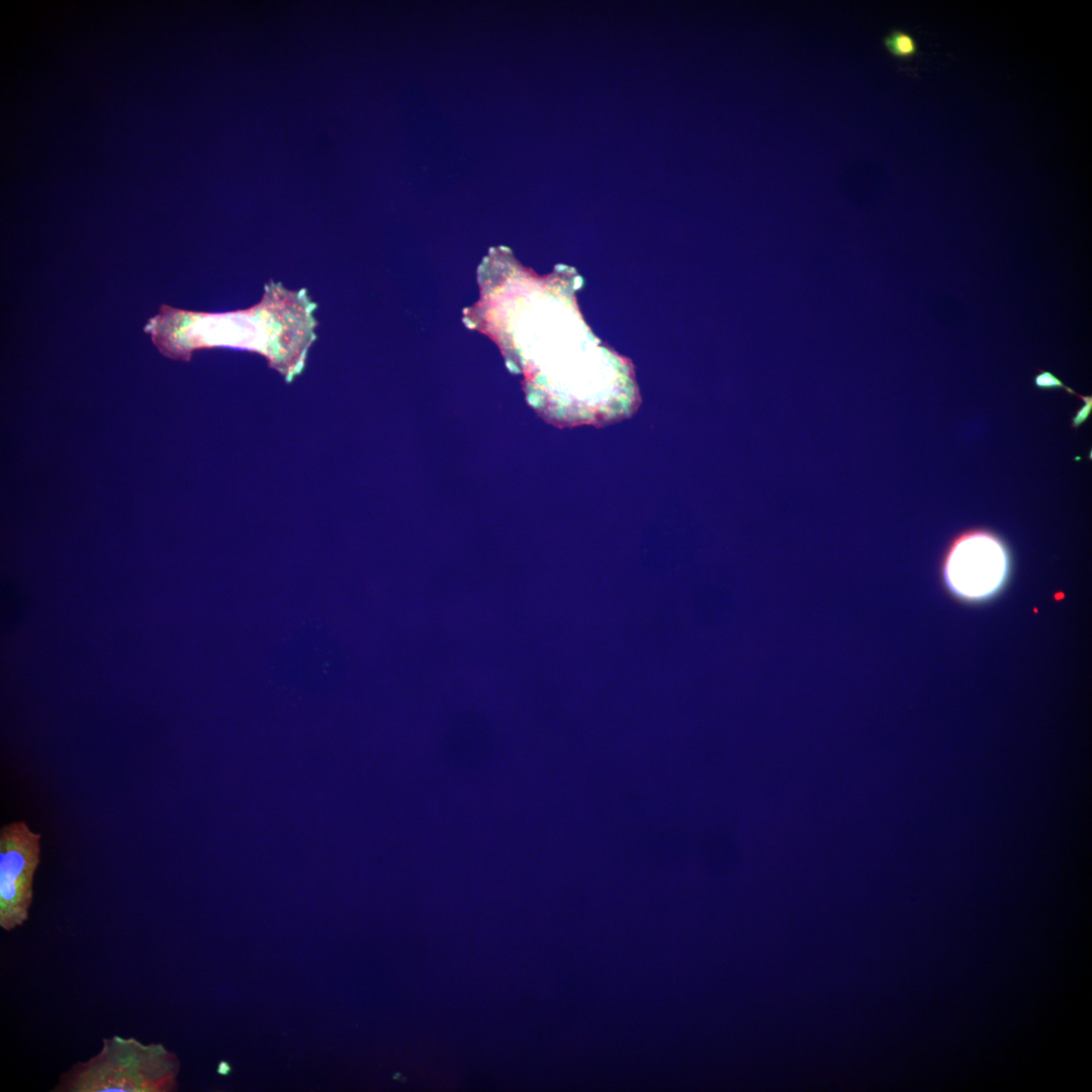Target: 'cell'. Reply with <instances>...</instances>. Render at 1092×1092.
Wrapping results in <instances>:
<instances>
[{"mask_svg": "<svg viewBox=\"0 0 1092 1092\" xmlns=\"http://www.w3.org/2000/svg\"><path fill=\"white\" fill-rule=\"evenodd\" d=\"M1034 384L1036 387L1042 389L1064 388L1070 393L1075 394V392L1071 388L1067 387L1057 376H1055L1049 371H1040L1034 377Z\"/></svg>", "mask_w": 1092, "mask_h": 1092, "instance_id": "6", "label": "cell"}, {"mask_svg": "<svg viewBox=\"0 0 1092 1092\" xmlns=\"http://www.w3.org/2000/svg\"><path fill=\"white\" fill-rule=\"evenodd\" d=\"M883 44L888 53L896 59H910L918 54V43L908 32L900 29H892L883 37Z\"/></svg>", "mask_w": 1092, "mask_h": 1092, "instance_id": "5", "label": "cell"}, {"mask_svg": "<svg viewBox=\"0 0 1092 1092\" xmlns=\"http://www.w3.org/2000/svg\"><path fill=\"white\" fill-rule=\"evenodd\" d=\"M316 304L306 289L288 290L269 282L260 302L223 313L187 311L163 305L145 331L157 347L173 357L194 349L224 346L259 352L286 377L301 370L315 339Z\"/></svg>", "mask_w": 1092, "mask_h": 1092, "instance_id": "1", "label": "cell"}, {"mask_svg": "<svg viewBox=\"0 0 1092 1092\" xmlns=\"http://www.w3.org/2000/svg\"><path fill=\"white\" fill-rule=\"evenodd\" d=\"M40 834L20 820L0 830V926L11 931L27 919L33 877L39 863Z\"/></svg>", "mask_w": 1092, "mask_h": 1092, "instance_id": "3", "label": "cell"}, {"mask_svg": "<svg viewBox=\"0 0 1092 1092\" xmlns=\"http://www.w3.org/2000/svg\"><path fill=\"white\" fill-rule=\"evenodd\" d=\"M1008 570L1004 545L991 534L975 532L962 536L952 545L944 564V579L957 596L984 600L1002 587Z\"/></svg>", "mask_w": 1092, "mask_h": 1092, "instance_id": "4", "label": "cell"}, {"mask_svg": "<svg viewBox=\"0 0 1092 1092\" xmlns=\"http://www.w3.org/2000/svg\"><path fill=\"white\" fill-rule=\"evenodd\" d=\"M179 1061L162 1043L113 1035L100 1051L61 1074L54 1092H170Z\"/></svg>", "mask_w": 1092, "mask_h": 1092, "instance_id": "2", "label": "cell"}]
</instances>
